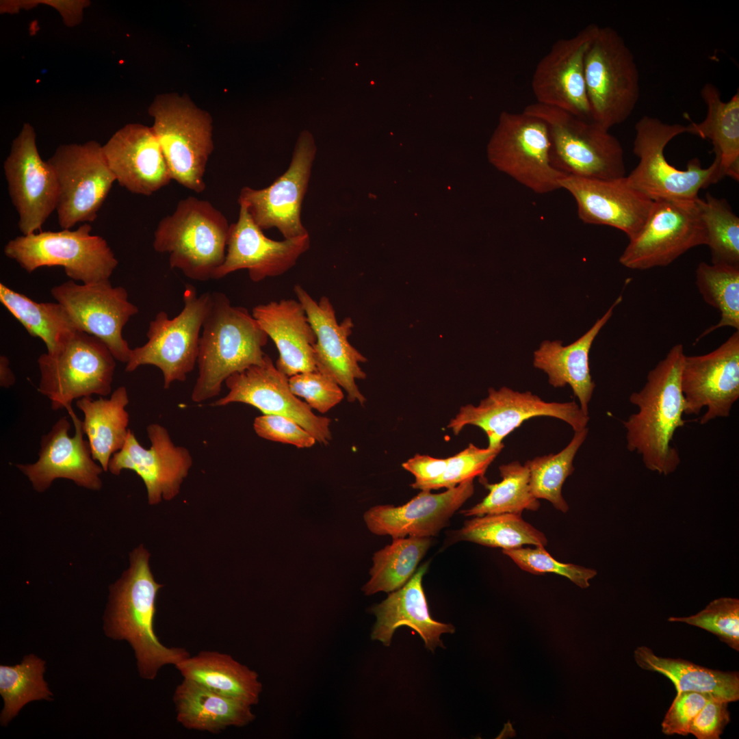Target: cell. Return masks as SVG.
I'll use <instances>...</instances> for the list:
<instances>
[{
    "mask_svg": "<svg viewBox=\"0 0 739 739\" xmlns=\"http://www.w3.org/2000/svg\"><path fill=\"white\" fill-rule=\"evenodd\" d=\"M684 356L681 343L669 350L649 372L643 388L631 393L630 402L638 411L623 421L628 450L639 454L647 469L665 476L674 472L681 462L671 441L686 422L681 387Z\"/></svg>",
    "mask_w": 739,
    "mask_h": 739,
    "instance_id": "1",
    "label": "cell"
},
{
    "mask_svg": "<svg viewBox=\"0 0 739 739\" xmlns=\"http://www.w3.org/2000/svg\"><path fill=\"white\" fill-rule=\"evenodd\" d=\"M149 556L142 545L130 554L129 568L110 587L104 630L108 637L131 645L140 676L152 680L163 666H176L190 654L183 647L165 646L155 633L156 599L162 585L153 578Z\"/></svg>",
    "mask_w": 739,
    "mask_h": 739,
    "instance_id": "2",
    "label": "cell"
},
{
    "mask_svg": "<svg viewBox=\"0 0 739 739\" xmlns=\"http://www.w3.org/2000/svg\"><path fill=\"white\" fill-rule=\"evenodd\" d=\"M268 338L246 308L233 306L223 293H211L192 400L199 403L216 397L230 376L262 364L267 355L263 348Z\"/></svg>",
    "mask_w": 739,
    "mask_h": 739,
    "instance_id": "3",
    "label": "cell"
},
{
    "mask_svg": "<svg viewBox=\"0 0 739 739\" xmlns=\"http://www.w3.org/2000/svg\"><path fill=\"white\" fill-rule=\"evenodd\" d=\"M229 226L224 215L211 203L188 196L159 221L153 246L156 252L168 255L171 268L190 279L206 281L213 279L224 261Z\"/></svg>",
    "mask_w": 739,
    "mask_h": 739,
    "instance_id": "4",
    "label": "cell"
},
{
    "mask_svg": "<svg viewBox=\"0 0 739 739\" xmlns=\"http://www.w3.org/2000/svg\"><path fill=\"white\" fill-rule=\"evenodd\" d=\"M151 126L172 179L196 193L206 187L204 175L213 153V118L186 94H157L148 107Z\"/></svg>",
    "mask_w": 739,
    "mask_h": 739,
    "instance_id": "5",
    "label": "cell"
},
{
    "mask_svg": "<svg viewBox=\"0 0 739 739\" xmlns=\"http://www.w3.org/2000/svg\"><path fill=\"white\" fill-rule=\"evenodd\" d=\"M635 132L633 153L639 162L626 177L632 187L652 200H695L701 189L721 179L716 156L705 168L697 157L688 162L685 170L677 169L666 159V145L675 137L688 133L687 126L643 116L636 123Z\"/></svg>",
    "mask_w": 739,
    "mask_h": 739,
    "instance_id": "6",
    "label": "cell"
},
{
    "mask_svg": "<svg viewBox=\"0 0 739 739\" xmlns=\"http://www.w3.org/2000/svg\"><path fill=\"white\" fill-rule=\"evenodd\" d=\"M523 112L547 125L552 163L562 174L597 179L625 176L623 147L609 130L591 120L537 103Z\"/></svg>",
    "mask_w": 739,
    "mask_h": 739,
    "instance_id": "7",
    "label": "cell"
},
{
    "mask_svg": "<svg viewBox=\"0 0 739 739\" xmlns=\"http://www.w3.org/2000/svg\"><path fill=\"white\" fill-rule=\"evenodd\" d=\"M584 77L591 120L609 130L630 117L640 98L639 71L614 29L597 25L585 53Z\"/></svg>",
    "mask_w": 739,
    "mask_h": 739,
    "instance_id": "8",
    "label": "cell"
},
{
    "mask_svg": "<svg viewBox=\"0 0 739 739\" xmlns=\"http://www.w3.org/2000/svg\"><path fill=\"white\" fill-rule=\"evenodd\" d=\"M91 231L90 224L83 223L75 230L21 235L10 239L3 252L29 273L61 266L71 280L83 284L109 281L118 261L107 241Z\"/></svg>",
    "mask_w": 739,
    "mask_h": 739,
    "instance_id": "9",
    "label": "cell"
},
{
    "mask_svg": "<svg viewBox=\"0 0 739 739\" xmlns=\"http://www.w3.org/2000/svg\"><path fill=\"white\" fill-rule=\"evenodd\" d=\"M116 359L98 338L77 331L53 354L38 359L40 374L38 390L53 411L72 407L75 400L112 392Z\"/></svg>",
    "mask_w": 739,
    "mask_h": 739,
    "instance_id": "10",
    "label": "cell"
},
{
    "mask_svg": "<svg viewBox=\"0 0 739 739\" xmlns=\"http://www.w3.org/2000/svg\"><path fill=\"white\" fill-rule=\"evenodd\" d=\"M211 293L198 296L196 289L186 285L183 294V308L172 319L159 311L150 322L148 341L131 350L125 371L132 372L142 365L160 370L164 388L176 381L183 382L197 363L200 330L209 304Z\"/></svg>",
    "mask_w": 739,
    "mask_h": 739,
    "instance_id": "11",
    "label": "cell"
},
{
    "mask_svg": "<svg viewBox=\"0 0 739 739\" xmlns=\"http://www.w3.org/2000/svg\"><path fill=\"white\" fill-rule=\"evenodd\" d=\"M489 161L536 194L561 189L565 176L552 165L545 122L522 112H504L487 146Z\"/></svg>",
    "mask_w": 739,
    "mask_h": 739,
    "instance_id": "12",
    "label": "cell"
},
{
    "mask_svg": "<svg viewBox=\"0 0 739 739\" xmlns=\"http://www.w3.org/2000/svg\"><path fill=\"white\" fill-rule=\"evenodd\" d=\"M57 179L56 212L62 229L94 222L116 178L95 140L59 146L47 160Z\"/></svg>",
    "mask_w": 739,
    "mask_h": 739,
    "instance_id": "13",
    "label": "cell"
},
{
    "mask_svg": "<svg viewBox=\"0 0 739 739\" xmlns=\"http://www.w3.org/2000/svg\"><path fill=\"white\" fill-rule=\"evenodd\" d=\"M699 198L655 200L644 226L629 239L620 263L638 270L664 267L691 248L706 245Z\"/></svg>",
    "mask_w": 739,
    "mask_h": 739,
    "instance_id": "14",
    "label": "cell"
},
{
    "mask_svg": "<svg viewBox=\"0 0 739 739\" xmlns=\"http://www.w3.org/2000/svg\"><path fill=\"white\" fill-rule=\"evenodd\" d=\"M3 168L22 235L41 231L56 211L59 187L53 167L39 154L36 133L31 124L24 123L13 140Z\"/></svg>",
    "mask_w": 739,
    "mask_h": 739,
    "instance_id": "15",
    "label": "cell"
},
{
    "mask_svg": "<svg viewBox=\"0 0 739 739\" xmlns=\"http://www.w3.org/2000/svg\"><path fill=\"white\" fill-rule=\"evenodd\" d=\"M552 417L567 422L575 432L586 428L589 421L575 402H548L530 391L519 392L506 387L490 388L478 406L467 404L450 420L448 427L458 435L467 425L486 433L489 448L504 446L502 440L522 423L536 417Z\"/></svg>",
    "mask_w": 739,
    "mask_h": 739,
    "instance_id": "16",
    "label": "cell"
},
{
    "mask_svg": "<svg viewBox=\"0 0 739 739\" xmlns=\"http://www.w3.org/2000/svg\"><path fill=\"white\" fill-rule=\"evenodd\" d=\"M316 146L308 131L300 133L287 170L267 187L240 190L244 204L262 230L277 229L284 239L309 233L301 220V208L310 180Z\"/></svg>",
    "mask_w": 739,
    "mask_h": 739,
    "instance_id": "17",
    "label": "cell"
},
{
    "mask_svg": "<svg viewBox=\"0 0 739 739\" xmlns=\"http://www.w3.org/2000/svg\"><path fill=\"white\" fill-rule=\"evenodd\" d=\"M51 293L79 331L98 338L116 361L127 363L131 348L122 337V329L138 309L128 300L124 287H113L109 281L77 284L70 280L53 287Z\"/></svg>",
    "mask_w": 739,
    "mask_h": 739,
    "instance_id": "18",
    "label": "cell"
},
{
    "mask_svg": "<svg viewBox=\"0 0 739 739\" xmlns=\"http://www.w3.org/2000/svg\"><path fill=\"white\" fill-rule=\"evenodd\" d=\"M681 387L686 415L705 414V424L730 415L739 398V330H736L715 350L702 355L684 357Z\"/></svg>",
    "mask_w": 739,
    "mask_h": 739,
    "instance_id": "19",
    "label": "cell"
},
{
    "mask_svg": "<svg viewBox=\"0 0 739 739\" xmlns=\"http://www.w3.org/2000/svg\"><path fill=\"white\" fill-rule=\"evenodd\" d=\"M288 379L266 355L262 364L230 376L224 382L228 393L213 404L222 406L234 402L244 403L265 415L289 417L319 443L327 445L332 439L330 419L316 415L307 402L296 396L289 388Z\"/></svg>",
    "mask_w": 739,
    "mask_h": 739,
    "instance_id": "20",
    "label": "cell"
},
{
    "mask_svg": "<svg viewBox=\"0 0 739 739\" xmlns=\"http://www.w3.org/2000/svg\"><path fill=\"white\" fill-rule=\"evenodd\" d=\"M146 432L148 448H144L129 429L124 446L112 456L108 471L116 476L124 469L135 472L145 484L148 504L153 505L178 495L192 465V457L188 449L173 443L164 426L151 424Z\"/></svg>",
    "mask_w": 739,
    "mask_h": 739,
    "instance_id": "21",
    "label": "cell"
},
{
    "mask_svg": "<svg viewBox=\"0 0 739 739\" xmlns=\"http://www.w3.org/2000/svg\"><path fill=\"white\" fill-rule=\"evenodd\" d=\"M66 410L73 422L75 435L69 436L70 423L68 419L60 418L42 436L37 461L16 465L39 493L47 490L58 478L70 480L77 486L92 491H99L103 486L100 476L104 471L92 458L88 441L83 439L82 421L72 407Z\"/></svg>",
    "mask_w": 739,
    "mask_h": 739,
    "instance_id": "22",
    "label": "cell"
},
{
    "mask_svg": "<svg viewBox=\"0 0 739 739\" xmlns=\"http://www.w3.org/2000/svg\"><path fill=\"white\" fill-rule=\"evenodd\" d=\"M597 25L555 42L537 64L532 88L537 103L591 120L584 77V57Z\"/></svg>",
    "mask_w": 739,
    "mask_h": 739,
    "instance_id": "23",
    "label": "cell"
},
{
    "mask_svg": "<svg viewBox=\"0 0 739 739\" xmlns=\"http://www.w3.org/2000/svg\"><path fill=\"white\" fill-rule=\"evenodd\" d=\"M294 292L316 336L313 352L317 370L343 388L349 402L363 404L366 399L355 380L366 378L359 363L366 362L367 359L348 341L354 326L352 319L346 317L339 324L334 307L326 296L321 297L317 302L299 285L294 287Z\"/></svg>",
    "mask_w": 739,
    "mask_h": 739,
    "instance_id": "24",
    "label": "cell"
},
{
    "mask_svg": "<svg viewBox=\"0 0 739 739\" xmlns=\"http://www.w3.org/2000/svg\"><path fill=\"white\" fill-rule=\"evenodd\" d=\"M237 222L230 224L226 252L223 263L213 279H220L239 270H247L250 278L259 282L268 277L280 276L296 263L310 247L309 233L283 241L267 237L248 213L239 203Z\"/></svg>",
    "mask_w": 739,
    "mask_h": 739,
    "instance_id": "25",
    "label": "cell"
},
{
    "mask_svg": "<svg viewBox=\"0 0 739 739\" xmlns=\"http://www.w3.org/2000/svg\"><path fill=\"white\" fill-rule=\"evenodd\" d=\"M560 187L573 197L582 222L614 227L629 239L643 228L654 202L632 187L626 176L612 179L565 176Z\"/></svg>",
    "mask_w": 739,
    "mask_h": 739,
    "instance_id": "26",
    "label": "cell"
},
{
    "mask_svg": "<svg viewBox=\"0 0 739 739\" xmlns=\"http://www.w3.org/2000/svg\"><path fill=\"white\" fill-rule=\"evenodd\" d=\"M474 491V479L440 493L422 490L403 505L371 508L365 513L364 520L368 529L377 535L432 538L449 525L450 518Z\"/></svg>",
    "mask_w": 739,
    "mask_h": 739,
    "instance_id": "27",
    "label": "cell"
},
{
    "mask_svg": "<svg viewBox=\"0 0 739 739\" xmlns=\"http://www.w3.org/2000/svg\"><path fill=\"white\" fill-rule=\"evenodd\" d=\"M102 148L116 181L131 193L150 196L172 180L151 127L126 124Z\"/></svg>",
    "mask_w": 739,
    "mask_h": 739,
    "instance_id": "28",
    "label": "cell"
},
{
    "mask_svg": "<svg viewBox=\"0 0 739 739\" xmlns=\"http://www.w3.org/2000/svg\"><path fill=\"white\" fill-rule=\"evenodd\" d=\"M252 317L278 351L277 369L290 377L316 371L315 332L302 304L294 299L271 301L255 306Z\"/></svg>",
    "mask_w": 739,
    "mask_h": 739,
    "instance_id": "29",
    "label": "cell"
},
{
    "mask_svg": "<svg viewBox=\"0 0 739 739\" xmlns=\"http://www.w3.org/2000/svg\"><path fill=\"white\" fill-rule=\"evenodd\" d=\"M428 565L425 563L421 566L402 588L389 593L385 600L370 609L376 617L371 634L372 640L388 647L396 630L407 626L419 634L425 647L431 651L437 647H445L441 635L454 633L455 627L435 621L430 614L422 586Z\"/></svg>",
    "mask_w": 739,
    "mask_h": 739,
    "instance_id": "30",
    "label": "cell"
},
{
    "mask_svg": "<svg viewBox=\"0 0 739 739\" xmlns=\"http://www.w3.org/2000/svg\"><path fill=\"white\" fill-rule=\"evenodd\" d=\"M622 300L620 295L604 315L574 342L564 346L560 340H545L534 352V367L547 374L549 383L553 387H563L569 385L579 400L580 409L586 415L595 388L590 373L589 352L595 337Z\"/></svg>",
    "mask_w": 739,
    "mask_h": 739,
    "instance_id": "31",
    "label": "cell"
},
{
    "mask_svg": "<svg viewBox=\"0 0 739 739\" xmlns=\"http://www.w3.org/2000/svg\"><path fill=\"white\" fill-rule=\"evenodd\" d=\"M176 718L188 729L218 734L244 727L255 718L251 705L184 679L174 692Z\"/></svg>",
    "mask_w": 739,
    "mask_h": 739,
    "instance_id": "32",
    "label": "cell"
},
{
    "mask_svg": "<svg viewBox=\"0 0 739 739\" xmlns=\"http://www.w3.org/2000/svg\"><path fill=\"white\" fill-rule=\"evenodd\" d=\"M175 667L184 679L217 693L251 706L259 702L262 684L258 674L229 654L201 651L184 659Z\"/></svg>",
    "mask_w": 739,
    "mask_h": 739,
    "instance_id": "33",
    "label": "cell"
},
{
    "mask_svg": "<svg viewBox=\"0 0 739 739\" xmlns=\"http://www.w3.org/2000/svg\"><path fill=\"white\" fill-rule=\"evenodd\" d=\"M707 114L699 122L687 126L688 133L709 139L715 156L719 159L721 178L729 177L739 180V92L723 101L721 91L712 83L701 90Z\"/></svg>",
    "mask_w": 739,
    "mask_h": 739,
    "instance_id": "34",
    "label": "cell"
},
{
    "mask_svg": "<svg viewBox=\"0 0 739 739\" xmlns=\"http://www.w3.org/2000/svg\"><path fill=\"white\" fill-rule=\"evenodd\" d=\"M129 402L124 386L116 389L108 399L86 397L76 401L77 407L83 413L82 428L92 458L104 471H108L112 456L122 448L127 440L129 415L126 407Z\"/></svg>",
    "mask_w": 739,
    "mask_h": 739,
    "instance_id": "35",
    "label": "cell"
},
{
    "mask_svg": "<svg viewBox=\"0 0 739 739\" xmlns=\"http://www.w3.org/2000/svg\"><path fill=\"white\" fill-rule=\"evenodd\" d=\"M634 658L642 669L657 672L669 678L675 685L677 693L684 691L706 693L727 703L739 699L738 671L713 670L683 659L660 657L646 646L638 647L634 651Z\"/></svg>",
    "mask_w": 739,
    "mask_h": 739,
    "instance_id": "36",
    "label": "cell"
},
{
    "mask_svg": "<svg viewBox=\"0 0 739 739\" xmlns=\"http://www.w3.org/2000/svg\"><path fill=\"white\" fill-rule=\"evenodd\" d=\"M0 301L29 335L44 343L48 354L57 352L78 331L59 302H37L0 283Z\"/></svg>",
    "mask_w": 739,
    "mask_h": 739,
    "instance_id": "37",
    "label": "cell"
},
{
    "mask_svg": "<svg viewBox=\"0 0 739 739\" xmlns=\"http://www.w3.org/2000/svg\"><path fill=\"white\" fill-rule=\"evenodd\" d=\"M431 544V537L393 539L391 544L374 554L371 578L362 591L370 595L402 588L413 575Z\"/></svg>",
    "mask_w": 739,
    "mask_h": 739,
    "instance_id": "38",
    "label": "cell"
},
{
    "mask_svg": "<svg viewBox=\"0 0 739 739\" xmlns=\"http://www.w3.org/2000/svg\"><path fill=\"white\" fill-rule=\"evenodd\" d=\"M515 513L477 516L465 521L454 532V541H466L502 549L518 548L526 545L545 546L547 539L521 516Z\"/></svg>",
    "mask_w": 739,
    "mask_h": 739,
    "instance_id": "39",
    "label": "cell"
},
{
    "mask_svg": "<svg viewBox=\"0 0 739 739\" xmlns=\"http://www.w3.org/2000/svg\"><path fill=\"white\" fill-rule=\"evenodd\" d=\"M499 470L502 481L489 484L481 478L489 493L480 503L462 510L461 514L466 517L500 513L521 515L524 510L536 511L539 508L540 502L530 490V472L525 465L513 461L502 465Z\"/></svg>",
    "mask_w": 739,
    "mask_h": 739,
    "instance_id": "40",
    "label": "cell"
},
{
    "mask_svg": "<svg viewBox=\"0 0 739 739\" xmlns=\"http://www.w3.org/2000/svg\"><path fill=\"white\" fill-rule=\"evenodd\" d=\"M44 664L42 659L29 654L20 664L0 666V694L4 702L1 725H7L27 703L51 700L53 695L43 679Z\"/></svg>",
    "mask_w": 739,
    "mask_h": 739,
    "instance_id": "41",
    "label": "cell"
},
{
    "mask_svg": "<svg viewBox=\"0 0 739 739\" xmlns=\"http://www.w3.org/2000/svg\"><path fill=\"white\" fill-rule=\"evenodd\" d=\"M696 285L704 301L721 312V320L707 328L697 341L718 328L739 330V266L725 263H699Z\"/></svg>",
    "mask_w": 739,
    "mask_h": 739,
    "instance_id": "42",
    "label": "cell"
},
{
    "mask_svg": "<svg viewBox=\"0 0 739 739\" xmlns=\"http://www.w3.org/2000/svg\"><path fill=\"white\" fill-rule=\"evenodd\" d=\"M587 435V427L576 431L570 443L560 452L536 456L524 464L529 469L532 495L538 500L549 501L564 513L569 510V506L562 495V485L574 471V457Z\"/></svg>",
    "mask_w": 739,
    "mask_h": 739,
    "instance_id": "43",
    "label": "cell"
},
{
    "mask_svg": "<svg viewBox=\"0 0 739 739\" xmlns=\"http://www.w3.org/2000/svg\"><path fill=\"white\" fill-rule=\"evenodd\" d=\"M712 263L739 266V218L725 199L707 193L699 198Z\"/></svg>",
    "mask_w": 739,
    "mask_h": 739,
    "instance_id": "44",
    "label": "cell"
},
{
    "mask_svg": "<svg viewBox=\"0 0 739 739\" xmlns=\"http://www.w3.org/2000/svg\"><path fill=\"white\" fill-rule=\"evenodd\" d=\"M705 630L731 649L739 651V599L721 597L714 599L698 613L688 617L668 619Z\"/></svg>",
    "mask_w": 739,
    "mask_h": 739,
    "instance_id": "45",
    "label": "cell"
},
{
    "mask_svg": "<svg viewBox=\"0 0 739 739\" xmlns=\"http://www.w3.org/2000/svg\"><path fill=\"white\" fill-rule=\"evenodd\" d=\"M502 553L525 571L533 574L556 573L583 588L589 586V580L597 573L596 570L591 568L561 562L554 558L541 545L533 548L521 547L502 549Z\"/></svg>",
    "mask_w": 739,
    "mask_h": 739,
    "instance_id": "46",
    "label": "cell"
},
{
    "mask_svg": "<svg viewBox=\"0 0 739 739\" xmlns=\"http://www.w3.org/2000/svg\"><path fill=\"white\" fill-rule=\"evenodd\" d=\"M503 448H480L470 443L465 450L448 458L445 470L439 479L424 484L418 489H448L476 476L482 478L489 465Z\"/></svg>",
    "mask_w": 739,
    "mask_h": 739,
    "instance_id": "47",
    "label": "cell"
},
{
    "mask_svg": "<svg viewBox=\"0 0 739 739\" xmlns=\"http://www.w3.org/2000/svg\"><path fill=\"white\" fill-rule=\"evenodd\" d=\"M288 380L296 396L304 398L311 409L322 413L339 404L344 396L336 382L317 370L296 374Z\"/></svg>",
    "mask_w": 739,
    "mask_h": 739,
    "instance_id": "48",
    "label": "cell"
},
{
    "mask_svg": "<svg viewBox=\"0 0 739 739\" xmlns=\"http://www.w3.org/2000/svg\"><path fill=\"white\" fill-rule=\"evenodd\" d=\"M256 434L265 439L307 448L315 443V439L291 419L278 415L257 417L253 422Z\"/></svg>",
    "mask_w": 739,
    "mask_h": 739,
    "instance_id": "49",
    "label": "cell"
},
{
    "mask_svg": "<svg viewBox=\"0 0 739 739\" xmlns=\"http://www.w3.org/2000/svg\"><path fill=\"white\" fill-rule=\"evenodd\" d=\"M711 698L709 694L693 691L677 693L662 722V733L688 736L692 721Z\"/></svg>",
    "mask_w": 739,
    "mask_h": 739,
    "instance_id": "50",
    "label": "cell"
},
{
    "mask_svg": "<svg viewBox=\"0 0 739 739\" xmlns=\"http://www.w3.org/2000/svg\"><path fill=\"white\" fill-rule=\"evenodd\" d=\"M728 703L711 698L692 721L689 734L697 739H719L730 721Z\"/></svg>",
    "mask_w": 739,
    "mask_h": 739,
    "instance_id": "51",
    "label": "cell"
},
{
    "mask_svg": "<svg viewBox=\"0 0 739 739\" xmlns=\"http://www.w3.org/2000/svg\"><path fill=\"white\" fill-rule=\"evenodd\" d=\"M448 458H437L428 455L415 454L402 463V467L415 478L411 487L418 489L421 486L439 479L445 470Z\"/></svg>",
    "mask_w": 739,
    "mask_h": 739,
    "instance_id": "52",
    "label": "cell"
},
{
    "mask_svg": "<svg viewBox=\"0 0 739 739\" xmlns=\"http://www.w3.org/2000/svg\"><path fill=\"white\" fill-rule=\"evenodd\" d=\"M16 381L14 374L10 367V361L5 355L0 356V386L5 389L12 387Z\"/></svg>",
    "mask_w": 739,
    "mask_h": 739,
    "instance_id": "53",
    "label": "cell"
}]
</instances>
